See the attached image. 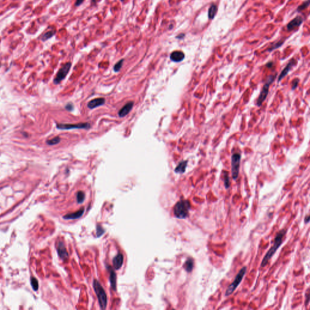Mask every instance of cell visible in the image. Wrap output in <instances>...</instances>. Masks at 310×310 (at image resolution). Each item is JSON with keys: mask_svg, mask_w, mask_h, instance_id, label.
Wrapping results in <instances>:
<instances>
[{"mask_svg": "<svg viewBox=\"0 0 310 310\" xmlns=\"http://www.w3.org/2000/svg\"><path fill=\"white\" fill-rule=\"evenodd\" d=\"M85 198V195L82 191H79L76 194V201L78 204H82L84 202Z\"/></svg>", "mask_w": 310, "mask_h": 310, "instance_id": "obj_21", "label": "cell"}, {"mask_svg": "<svg viewBox=\"0 0 310 310\" xmlns=\"http://www.w3.org/2000/svg\"><path fill=\"white\" fill-rule=\"evenodd\" d=\"M286 234V231L285 229H283L281 230L276 236L274 244L273 246L271 247V248L268 251L267 254H265V257L263 259V260L261 263V267H265L269 261V260L273 257V256L275 254L276 251L278 250V248L280 247V246L282 245L284 240V236Z\"/></svg>", "mask_w": 310, "mask_h": 310, "instance_id": "obj_1", "label": "cell"}, {"mask_svg": "<svg viewBox=\"0 0 310 310\" xmlns=\"http://www.w3.org/2000/svg\"><path fill=\"white\" fill-rule=\"evenodd\" d=\"M57 128L61 130H70L74 128H80V129H88L91 127V124L89 123H78L76 124H58L57 125Z\"/></svg>", "mask_w": 310, "mask_h": 310, "instance_id": "obj_8", "label": "cell"}, {"mask_svg": "<svg viewBox=\"0 0 310 310\" xmlns=\"http://www.w3.org/2000/svg\"><path fill=\"white\" fill-rule=\"evenodd\" d=\"M295 64H296V61L294 60H292L291 61H290L289 62V63L287 65V66L284 68V69L282 70V72L280 74L279 78H278L279 82L281 81L284 77H285L287 75V74L289 73V72L290 71L292 67L294 66L295 65Z\"/></svg>", "mask_w": 310, "mask_h": 310, "instance_id": "obj_14", "label": "cell"}, {"mask_svg": "<svg viewBox=\"0 0 310 310\" xmlns=\"http://www.w3.org/2000/svg\"><path fill=\"white\" fill-rule=\"evenodd\" d=\"M66 110L70 111V110H72V109H73V105L72 104H68L66 106Z\"/></svg>", "mask_w": 310, "mask_h": 310, "instance_id": "obj_31", "label": "cell"}, {"mask_svg": "<svg viewBox=\"0 0 310 310\" xmlns=\"http://www.w3.org/2000/svg\"><path fill=\"white\" fill-rule=\"evenodd\" d=\"M275 76H270L267 80V82L266 83H265L262 88V89L261 91V92L260 94V95L258 98V100H257V106L260 107L262 106V103L265 101V100H266V98L269 94V88H270V84L274 81L275 79Z\"/></svg>", "mask_w": 310, "mask_h": 310, "instance_id": "obj_5", "label": "cell"}, {"mask_svg": "<svg viewBox=\"0 0 310 310\" xmlns=\"http://www.w3.org/2000/svg\"><path fill=\"white\" fill-rule=\"evenodd\" d=\"M55 30L48 31L42 35V36L41 38V40L42 41H46L48 40L49 39L51 38L52 37H53L55 35Z\"/></svg>", "mask_w": 310, "mask_h": 310, "instance_id": "obj_20", "label": "cell"}, {"mask_svg": "<svg viewBox=\"0 0 310 310\" xmlns=\"http://www.w3.org/2000/svg\"><path fill=\"white\" fill-rule=\"evenodd\" d=\"M194 267V261L191 257H189L184 264V269L188 272L190 273L192 272Z\"/></svg>", "mask_w": 310, "mask_h": 310, "instance_id": "obj_17", "label": "cell"}, {"mask_svg": "<svg viewBox=\"0 0 310 310\" xmlns=\"http://www.w3.org/2000/svg\"><path fill=\"white\" fill-rule=\"evenodd\" d=\"M84 2V0H76V2L75 4V6H76V7H78L79 6H81Z\"/></svg>", "mask_w": 310, "mask_h": 310, "instance_id": "obj_30", "label": "cell"}, {"mask_svg": "<svg viewBox=\"0 0 310 310\" xmlns=\"http://www.w3.org/2000/svg\"><path fill=\"white\" fill-rule=\"evenodd\" d=\"M123 63H124V60H123V59H122V60H121L120 61H118V63H117L114 66V67H113V70H114V71H115V72H119V71L121 70V68H122V67Z\"/></svg>", "mask_w": 310, "mask_h": 310, "instance_id": "obj_24", "label": "cell"}, {"mask_svg": "<svg viewBox=\"0 0 310 310\" xmlns=\"http://www.w3.org/2000/svg\"><path fill=\"white\" fill-rule=\"evenodd\" d=\"M224 185L226 189H229L230 186V181L229 178V173L227 171L224 172Z\"/></svg>", "mask_w": 310, "mask_h": 310, "instance_id": "obj_23", "label": "cell"}, {"mask_svg": "<svg viewBox=\"0 0 310 310\" xmlns=\"http://www.w3.org/2000/svg\"><path fill=\"white\" fill-rule=\"evenodd\" d=\"M217 8L216 5H212L210 8H209V10H208V18L211 20V19H213L216 14H217Z\"/></svg>", "mask_w": 310, "mask_h": 310, "instance_id": "obj_19", "label": "cell"}, {"mask_svg": "<svg viewBox=\"0 0 310 310\" xmlns=\"http://www.w3.org/2000/svg\"><path fill=\"white\" fill-rule=\"evenodd\" d=\"M188 161H181L178 165L177 166L174 170V171L177 173H184L186 171Z\"/></svg>", "mask_w": 310, "mask_h": 310, "instance_id": "obj_18", "label": "cell"}, {"mask_svg": "<svg viewBox=\"0 0 310 310\" xmlns=\"http://www.w3.org/2000/svg\"><path fill=\"white\" fill-rule=\"evenodd\" d=\"M303 23V18L300 16H297L291 21L287 25V30H292L295 28L299 27Z\"/></svg>", "mask_w": 310, "mask_h": 310, "instance_id": "obj_9", "label": "cell"}, {"mask_svg": "<svg viewBox=\"0 0 310 310\" xmlns=\"http://www.w3.org/2000/svg\"><path fill=\"white\" fill-rule=\"evenodd\" d=\"M93 286L101 308L102 309H106L107 304V297L104 289L97 280H94Z\"/></svg>", "mask_w": 310, "mask_h": 310, "instance_id": "obj_3", "label": "cell"}, {"mask_svg": "<svg viewBox=\"0 0 310 310\" xmlns=\"http://www.w3.org/2000/svg\"><path fill=\"white\" fill-rule=\"evenodd\" d=\"M170 58V60L173 62L180 63L184 59L185 55L181 51H174L171 54Z\"/></svg>", "mask_w": 310, "mask_h": 310, "instance_id": "obj_11", "label": "cell"}, {"mask_svg": "<svg viewBox=\"0 0 310 310\" xmlns=\"http://www.w3.org/2000/svg\"><path fill=\"white\" fill-rule=\"evenodd\" d=\"M241 160V156L239 153L234 154L232 157V173L234 180H237L239 176Z\"/></svg>", "mask_w": 310, "mask_h": 310, "instance_id": "obj_6", "label": "cell"}, {"mask_svg": "<svg viewBox=\"0 0 310 310\" xmlns=\"http://www.w3.org/2000/svg\"><path fill=\"white\" fill-rule=\"evenodd\" d=\"M184 36H185V34H184V33H181V34H180L179 35L177 36L176 38H178V39H183Z\"/></svg>", "mask_w": 310, "mask_h": 310, "instance_id": "obj_32", "label": "cell"}, {"mask_svg": "<svg viewBox=\"0 0 310 310\" xmlns=\"http://www.w3.org/2000/svg\"><path fill=\"white\" fill-rule=\"evenodd\" d=\"M133 106H134V103L132 101L127 103L118 112V115L119 116V117L122 118L127 115L132 109Z\"/></svg>", "mask_w": 310, "mask_h": 310, "instance_id": "obj_13", "label": "cell"}, {"mask_svg": "<svg viewBox=\"0 0 310 310\" xmlns=\"http://www.w3.org/2000/svg\"><path fill=\"white\" fill-rule=\"evenodd\" d=\"M299 82V79H295L293 80V86H292V89L293 90H294V88L297 87V85Z\"/></svg>", "mask_w": 310, "mask_h": 310, "instance_id": "obj_29", "label": "cell"}, {"mask_svg": "<svg viewBox=\"0 0 310 310\" xmlns=\"http://www.w3.org/2000/svg\"><path fill=\"white\" fill-rule=\"evenodd\" d=\"M283 43H284V41H281H281H279V42H278L277 43H276L275 44H274L272 48H270V49H269V51H270H270H273L274 49H277V48H279V47H281V46L282 45Z\"/></svg>", "mask_w": 310, "mask_h": 310, "instance_id": "obj_28", "label": "cell"}, {"mask_svg": "<svg viewBox=\"0 0 310 310\" xmlns=\"http://www.w3.org/2000/svg\"><path fill=\"white\" fill-rule=\"evenodd\" d=\"M31 285L32 286V288L33 289L35 290V291H37L38 289V287H39V285H38V282L37 281V279L35 278H31Z\"/></svg>", "mask_w": 310, "mask_h": 310, "instance_id": "obj_26", "label": "cell"}, {"mask_svg": "<svg viewBox=\"0 0 310 310\" xmlns=\"http://www.w3.org/2000/svg\"><path fill=\"white\" fill-rule=\"evenodd\" d=\"M84 212V209L82 208L81 210H78V211L74 213H71V214H68L66 216H64V219H78V218H79L80 217L82 216V215L83 214Z\"/></svg>", "mask_w": 310, "mask_h": 310, "instance_id": "obj_16", "label": "cell"}, {"mask_svg": "<svg viewBox=\"0 0 310 310\" xmlns=\"http://www.w3.org/2000/svg\"><path fill=\"white\" fill-rule=\"evenodd\" d=\"M105 103H106V100L103 98H95V99L91 101L90 102H88V103L87 104V107L91 109H93L97 107L104 105L105 104Z\"/></svg>", "mask_w": 310, "mask_h": 310, "instance_id": "obj_12", "label": "cell"}, {"mask_svg": "<svg viewBox=\"0 0 310 310\" xmlns=\"http://www.w3.org/2000/svg\"><path fill=\"white\" fill-rule=\"evenodd\" d=\"M72 64L71 63H67L65 64H64L62 67L59 70L58 73L57 74L56 77L54 79L55 84H59L62 80H63L68 73L69 72V70L71 68Z\"/></svg>", "mask_w": 310, "mask_h": 310, "instance_id": "obj_7", "label": "cell"}, {"mask_svg": "<svg viewBox=\"0 0 310 310\" xmlns=\"http://www.w3.org/2000/svg\"><path fill=\"white\" fill-rule=\"evenodd\" d=\"M309 215H308L305 218V224H308L309 223Z\"/></svg>", "mask_w": 310, "mask_h": 310, "instance_id": "obj_33", "label": "cell"}, {"mask_svg": "<svg viewBox=\"0 0 310 310\" xmlns=\"http://www.w3.org/2000/svg\"><path fill=\"white\" fill-rule=\"evenodd\" d=\"M123 261H124L123 255L121 253H119L113 259V267L116 270L119 269L122 267V265L123 264Z\"/></svg>", "mask_w": 310, "mask_h": 310, "instance_id": "obj_15", "label": "cell"}, {"mask_svg": "<svg viewBox=\"0 0 310 310\" xmlns=\"http://www.w3.org/2000/svg\"><path fill=\"white\" fill-rule=\"evenodd\" d=\"M309 0H307V1L304 2L302 5H300V6H299L298 7V8L297 9V11L298 12H300V11H302L305 10V9H306L309 6Z\"/></svg>", "mask_w": 310, "mask_h": 310, "instance_id": "obj_27", "label": "cell"}, {"mask_svg": "<svg viewBox=\"0 0 310 310\" xmlns=\"http://www.w3.org/2000/svg\"><path fill=\"white\" fill-rule=\"evenodd\" d=\"M191 205L188 200L182 199L176 203L174 207V216L178 219H186L189 216Z\"/></svg>", "mask_w": 310, "mask_h": 310, "instance_id": "obj_2", "label": "cell"}, {"mask_svg": "<svg viewBox=\"0 0 310 310\" xmlns=\"http://www.w3.org/2000/svg\"><path fill=\"white\" fill-rule=\"evenodd\" d=\"M60 141H61L60 138L57 137H55L54 138H53L52 140H50L48 141H47V144H49V145H51V146H53V145H55V144H58Z\"/></svg>", "mask_w": 310, "mask_h": 310, "instance_id": "obj_25", "label": "cell"}, {"mask_svg": "<svg viewBox=\"0 0 310 310\" xmlns=\"http://www.w3.org/2000/svg\"><path fill=\"white\" fill-rule=\"evenodd\" d=\"M110 281L113 289L116 290V274L113 270L110 271Z\"/></svg>", "mask_w": 310, "mask_h": 310, "instance_id": "obj_22", "label": "cell"}, {"mask_svg": "<svg viewBox=\"0 0 310 310\" xmlns=\"http://www.w3.org/2000/svg\"><path fill=\"white\" fill-rule=\"evenodd\" d=\"M121 2H124V1H125V0H121Z\"/></svg>", "mask_w": 310, "mask_h": 310, "instance_id": "obj_34", "label": "cell"}, {"mask_svg": "<svg viewBox=\"0 0 310 310\" xmlns=\"http://www.w3.org/2000/svg\"><path fill=\"white\" fill-rule=\"evenodd\" d=\"M57 251H58V255L61 259H63V260H66L68 258L69 254L67 251V250L65 247L64 244L62 242H60L58 243V247H57Z\"/></svg>", "mask_w": 310, "mask_h": 310, "instance_id": "obj_10", "label": "cell"}, {"mask_svg": "<svg viewBox=\"0 0 310 310\" xmlns=\"http://www.w3.org/2000/svg\"><path fill=\"white\" fill-rule=\"evenodd\" d=\"M246 272H247L246 267H244L241 269V270L239 272L238 274L236 275L234 281L229 285V287L227 289V291L226 292V296H229L235 291V290L238 288V287L241 283V282L246 273Z\"/></svg>", "mask_w": 310, "mask_h": 310, "instance_id": "obj_4", "label": "cell"}]
</instances>
